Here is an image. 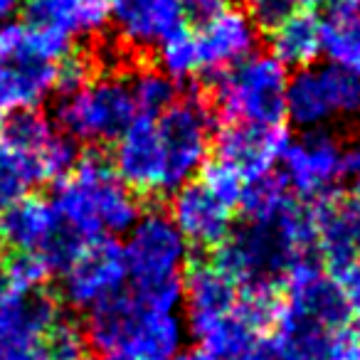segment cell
<instances>
[{
  "label": "cell",
  "instance_id": "1",
  "mask_svg": "<svg viewBox=\"0 0 360 360\" xmlns=\"http://www.w3.org/2000/svg\"><path fill=\"white\" fill-rule=\"evenodd\" d=\"M52 205L67 227L84 242L126 235L141 217V198L116 173L101 150L79 153L70 170L55 180Z\"/></svg>",
  "mask_w": 360,
  "mask_h": 360
},
{
  "label": "cell",
  "instance_id": "2",
  "mask_svg": "<svg viewBox=\"0 0 360 360\" xmlns=\"http://www.w3.org/2000/svg\"><path fill=\"white\" fill-rule=\"evenodd\" d=\"M124 257L131 294L143 306L178 311L183 306V274L191 262V245L165 210H143L126 232Z\"/></svg>",
  "mask_w": 360,
  "mask_h": 360
},
{
  "label": "cell",
  "instance_id": "3",
  "mask_svg": "<svg viewBox=\"0 0 360 360\" xmlns=\"http://www.w3.org/2000/svg\"><path fill=\"white\" fill-rule=\"evenodd\" d=\"M188 326L178 311L143 306L131 291L111 296L86 314L84 335L101 350H126L136 360H173L183 350Z\"/></svg>",
  "mask_w": 360,
  "mask_h": 360
},
{
  "label": "cell",
  "instance_id": "4",
  "mask_svg": "<svg viewBox=\"0 0 360 360\" xmlns=\"http://www.w3.org/2000/svg\"><path fill=\"white\" fill-rule=\"evenodd\" d=\"M259 45V27L242 8H227L202 27H186L158 47V67L175 82L215 77L247 60Z\"/></svg>",
  "mask_w": 360,
  "mask_h": 360
},
{
  "label": "cell",
  "instance_id": "5",
  "mask_svg": "<svg viewBox=\"0 0 360 360\" xmlns=\"http://www.w3.org/2000/svg\"><path fill=\"white\" fill-rule=\"evenodd\" d=\"M136 116L129 72L119 70H96L82 86L57 96L52 111L57 129L89 148L116 143Z\"/></svg>",
  "mask_w": 360,
  "mask_h": 360
},
{
  "label": "cell",
  "instance_id": "6",
  "mask_svg": "<svg viewBox=\"0 0 360 360\" xmlns=\"http://www.w3.org/2000/svg\"><path fill=\"white\" fill-rule=\"evenodd\" d=\"M286 82L289 70L269 52H255L247 60L210 77L205 91L212 111L225 124H264L286 121Z\"/></svg>",
  "mask_w": 360,
  "mask_h": 360
},
{
  "label": "cell",
  "instance_id": "7",
  "mask_svg": "<svg viewBox=\"0 0 360 360\" xmlns=\"http://www.w3.org/2000/svg\"><path fill=\"white\" fill-rule=\"evenodd\" d=\"M217 116L205 91L180 94L155 116V143L160 160V193L170 198L191 183L210 158L217 134Z\"/></svg>",
  "mask_w": 360,
  "mask_h": 360
},
{
  "label": "cell",
  "instance_id": "8",
  "mask_svg": "<svg viewBox=\"0 0 360 360\" xmlns=\"http://www.w3.org/2000/svg\"><path fill=\"white\" fill-rule=\"evenodd\" d=\"M0 148L27 178L30 186L60 180L75 165L77 143L40 109H15L0 126Z\"/></svg>",
  "mask_w": 360,
  "mask_h": 360
},
{
  "label": "cell",
  "instance_id": "9",
  "mask_svg": "<svg viewBox=\"0 0 360 360\" xmlns=\"http://www.w3.org/2000/svg\"><path fill=\"white\" fill-rule=\"evenodd\" d=\"M296 257L301 255L286 245L274 222H245L232 227L227 240L212 250L210 259L242 289L252 284H284L286 269Z\"/></svg>",
  "mask_w": 360,
  "mask_h": 360
},
{
  "label": "cell",
  "instance_id": "10",
  "mask_svg": "<svg viewBox=\"0 0 360 360\" xmlns=\"http://www.w3.org/2000/svg\"><path fill=\"white\" fill-rule=\"evenodd\" d=\"M60 296L67 306L89 314L111 296L126 291L129 266H126L124 245L116 237H99L82 245L77 257L60 274Z\"/></svg>",
  "mask_w": 360,
  "mask_h": 360
},
{
  "label": "cell",
  "instance_id": "11",
  "mask_svg": "<svg viewBox=\"0 0 360 360\" xmlns=\"http://www.w3.org/2000/svg\"><path fill=\"white\" fill-rule=\"evenodd\" d=\"M343 146L330 131L311 129L291 139L281 153V180L299 200H316L338 191L343 180Z\"/></svg>",
  "mask_w": 360,
  "mask_h": 360
},
{
  "label": "cell",
  "instance_id": "12",
  "mask_svg": "<svg viewBox=\"0 0 360 360\" xmlns=\"http://www.w3.org/2000/svg\"><path fill=\"white\" fill-rule=\"evenodd\" d=\"M291 134L286 124H225L212 139L210 155L230 165L245 183L274 173Z\"/></svg>",
  "mask_w": 360,
  "mask_h": 360
},
{
  "label": "cell",
  "instance_id": "13",
  "mask_svg": "<svg viewBox=\"0 0 360 360\" xmlns=\"http://www.w3.org/2000/svg\"><path fill=\"white\" fill-rule=\"evenodd\" d=\"M170 220L195 250H215L232 232L235 210L193 178L170 195Z\"/></svg>",
  "mask_w": 360,
  "mask_h": 360
},
{
  "label": "cell",
  "instance_id": "14",
  "mask_svg": "<svg viewBox=\"0 0 360 360\" xmlns=\"http://www.w3.org/2000/svg\"><path fill=\"white\" fill-rule=\"evenodd\" d=\"M316 215V255L323 262L326 271L345 269L360 259V207L350 195L340 191H330L326 195L311 200Z\"/></svg>",
  "mask_w": 360,
  "mask_h": 360
},
{
  "label": "cell",
  "instance_id": "15",
  "mask_svg": "<svg viewBox=\"0 0 360 360\" xmlns=\"http://www.w3.org/2000/svg\"><path fill=\"white\" fill-rule=\"evenodd\" d=\"M111 22L131 52L158 50L186 25L180 0H111Z\"/></svg>",
  "mask_w": 360,
  "mask_h": 360
},
{
  "label": "cell",
  "instance_id": "16",
  "mask_svg": "<svg viewBox=\"0 0 360 360\" xmlns=\"http://www.w3.org/2000/svg\"><path fill=\"white\" fill-rule=\"evenodd\" d=\"M240 296V286L220 271L212 259H191L183 274V306L186 326L191 335L215 323L217 319L232 314Z\"/></svg>",
  "mask_w": 360,
  "mask_h": 360
},
{
  "label": "cell",
  "instance_id": "17",
  "mask_svg": "<svg viewBox=\"0 0 360 360\" xmlns=\"http://www.w3.org/2000/svg\"><path fill=\"white\" fill-rule=\"evenodd\" d=\"M67 230L52 200L25 195L0 212V242L11 252L45 255Z\"/></svg>",
  "mask_w": 360,
  "mask_h": 360
},
{
  "label": "cell",
  "instance_id": "18",
  "mask_svg": "<svg viewBox=\"0 0 360 360\" xmlns=\"http://www.w3.org/2000/svg\"><path fill=\"white\" fill-rule=\"evenodd\" d=\"M25 15L35 25H47L77 37L99 35L111 22V0H25Z\"/></svg>",
  "mask_w": 360,
  "mask_h": 360
},
{
  "label": "cell",
  "instance_id": "19",
  "mask_svg": "<svg viewBox=\"0 0 360 360\" xmlns=\"http://www.w3.org/2000/svg\"><path fill=\"white\" fill-rule=\"evenodd\" d=\"M269 35V55L286 70L314 67L323 55V18L316 11L296 8Z\"/></svg>",
  "mask_w": 360,
  "mask_h": 360
},
{
  "label": "cell",
  "instance_id": "20",
  "mask_svg": "<svg viewBox=\"0 0 360 360\" xmlns=\"http://www.w3.org/2000/svg\"><path fill=\"white\" fill-rule=\"evenodd\" d=\"M75 52V40L47 25L11 20L0 25V60H40L60 65Z\"/></svg>",
  "mask_w": 360,
  "mask_h": 360
},
{
  "label": "cell",
  "instance_id": "21",
  "mask_svg": "<svg viewBox=\"0 0 360 360\" xmlns=\"http://www.w3.org/2000/svg\"><path fill=\"white\" fill-rule=\"evenodd\" d=\"M284 106L286 121H291L301 131L323 129V124L333 119L335 111L328 101V94H326L319 67H304V70H296L294 75H289Z\"/></svg>",
  "mask_w": 360,
  "mask_h": 360
},
{
  "label": "cell",
  "instance_id": "22",
  "mask_svg": "<svg viewBox=\"0 0 360 360\" xmlns=\"http://www.w3.org/2000/svg\"><path fill=\"white\" fill-rule=\"evenodd\" d=\"M323 55L360 79V3L328 0L323 18Z\"/></svg>",
  "mask_w": 360,
  "mask_h": 360
},
{
  "label": "cell",
  "instance_id": "23",
  "mask_svg": "<svg viewBox=\"0 0 360 360\" xmlns=\"http://www.w3.org/2000/svg\"><path fill=\"white\" fill-rule=\"evenodd\" d=\"M291 193L281 175H264V178L250 180L242 191L240 205L237 210L242 212L245 222H255V225H269L281 215L286 205L291 202Z\"/></svg>",
  "mask_w": 360,
  "mask_h": 360
},
{
  "label": "cell",
  "instance_id": "24",
  "mask_svg": "<svg viewBox=\"0 0 360 360\" xmlns=\"http://www.w3.org/2000/svg\"><path fill=\"white\" fill-rule=\"evenodd\" d=\"M129 84L136 111L143 116H158L180 96L178 82L170 79L158 67H134L129 72Z\"/></svg>",
  "mask_w": 360,
  "mask_h": 360
},
{
  "label": "cell",
  "instance_id": "25",
  "mask_svg": "<svg viewBox=\"0 0 360 360\" xmlns=\"http://www.w3.org/2000/svg\"><path fill=\"white\" fill-rule=\"evenodd\" d=\"M52 274V266L37 252H11L0 262V281L18 294L42 291Z\"/></svg>",
  "mask_w": 360,
  "mask_h": 360
},
{
  "label": "cell",
  "instance_id": "26",
  "mask_svg": "<svg viewBox=\"0 0 360 360\" xmlns=\"http://www.w3.org/2000/svg\"><path fill=\"white\" fill-rule=\"evenodd\" d=\"M321 79H323L326 94L333 106L335 114L353 116L360 111V79L345 67L335 65V62H326L319 67Z\"/></svg>",
  "mask_w": 360,
  "mask_h": 360
},
{
  "label": "cell",
  "instance_id": "27",
  "mask_svg": "<svg viewBox=\"0 0 360 360\" xmlns=\"http://www.w3.org/2000/svg\"><path fill=\"white\" fill-rule=\"evenodd\" d=\"M45 355L47 360H91V345L84 330L62 314L45 338Z\"/></svg>",
  "mask_w": 360,
  "mask_h": 360
},
{
  "label": "cell",
  "instance_id": "28",
  "mask_svg": "<svg viewBox=\"0 0 360 360\" xmlns=\"http://www.w3.org/2000/svg\"><path fill=\"white\" fill-rule=\"evenodd\" d=\"M200 173H202L200 175L202 186H205L212 195L220 198L227 207L237 210V205H240V198H242V191H245V186H247L245 180H242L240 175L230 168V165H225L222 160L212 158V155L205 160V165H202Z\"/></svg>",
  "mask_w": 360,
  "mask_h": 360
},
{
  "label": "cell",
  "instance_id": "29",
  "mask_svg": "<svg viewBox=\"0 0 360 360\" xmlns=\"http://www.w3.org/2000/svg\"><path fill=\"white\" fill-rule=\"evenodd\" d=\"M30 188L32 186L27 183L25 175H22V170L0 148V212L6 210V207H11L15 200L25 198Z\"/></svg>",
  "mask_w": 360,
  "mask_h": 360
},
{
  "label": "cell",
  "instance_id": "30",
  "mask_svg": "<svg viewBox=\"0 0 360 360\" xmlns=\"http://www.w3.org/2000/svg\"><path fill=\"white\" fill-rule=\"evenodd\" d=\"M294 11L296 6L291 0H250V11L247 13L255 20V25L259 27V32H271Z\"/></svg>",
  "mask_w": 360,
  "mask_h": 360
},
{
  "label": "cell",
  "instance_id": "31",
  "mask_svg": "<svg viewBox=\"0 0 360 360\" xmlns=\"http://www.w3.org/2000/svg\"><path fill=\"white\" fill-rule=\"evenodd\" d=\"M180 8H183L186 25L195 30V27H202L215 20V18H220L232 6L230 0H180Z\"/></svg>",
  "mask_w": 360,
  "mask_h": 360
},
{
  "label": "cell",
  "instance_id": "32",
  "mask_svg": "<svg viewBox=\"0 0 360 360\" xmlns=\"http://www.w3.org/2000/svg\"><path fill=\"white\" fill-rule=\"evenodd\" d=\"M335 279V284L340 286V291H343L345 301H348L350 311H353V316H360V259L353 262V264H348L345 269L335 271V274H330Z\"/></svg>",
  "mask_w": 360,
  "mask_h": 360
},
{
  "label": "cell",
  "instance_id": "33",
  "mask_svg": "<svg viewBox=\"0 0 360 360\" xmlns=\"http://www.w3.org/2000/svg\"><path fill=\"white\" fill-rule=\"evenodd\" d=\"M245 360H294V358H291L289 350L281 345V340L274 333H266L257 340L255 350Z\"/></svg>",
  "mask_w": 360,
  "mask_h": 360
},
{
  "label": "cell",
  "instance_id": "34",
  "mask_svg": "<svg viewBox=\"0 0 360 360\" xmlns=\"http://www.w3.org/2000/svg\"><path fill=\"white\" fill-rule=\"evenodd\" d=\"M343 180L350 183V198L360 207V146L343 150Z\"/></svg>",
  "mask_w": 360,
  "mask_h": 360
},
{
  "label": "cell",
  "instance_id": "35",
  "mask_svg": "<svg viewBox=\"0 0 360 360\" xmlns=\"http://www.w3.org/2000/svg\"><path fill=\"white\" fill-rule=\"evenodd\" d=\"M343 360H360V316L343 326Z\"/></svg>",
  "mask_w": 360,
  "mask_h": 360
},
{
  "label": "cell",
  "instance_id": "36",
  "mask_svg": "<svg viewBox=\"0 0 360 360\" xmlns=\"http://www.w3.org/2000/svg\"><path fill=\"white\" fill-rule=\"evenodd\" d=\"M22 8H25V0H0V25L15 20Z\"/></svg>",
  "mask_w": 360,
  "mask_h": 360
},
{
  "label": "cell",
  "instance_id": "37",
  "mask_svg": "<svg viewBox=\"0 0 360 360\" xmlns=\"http://www.w3.org/2000/svg\"><path fill=\"white\" fill-rule=\"evenodd\" d=\"M173 360H215V358H212V355L207 353V350H202V348H188V350L183 348Z\"/></svg>",
  "mask_w": 360,
  "mask_h": 360
},
{
  "label": "cell",
  "instance_id": "38",
  "mask_svg": "<svg viewBox=\"0 0 360 360\" xmlns=\"http://www.w3.org/2000/svg\"><path fill=\"white\" fill-rule=\"evenodd\" d=\"M96 360H136L134 355H129L126 350H101L99 355H96Z\"/></svg>",
  "mask_w": 360,
  "mask_h": 360
},
{
  "label": "cell",
  "instance_id": "39",
  "mask_svg": "<svg viewBox=\"0 0 360 360\" xmlns=\"http://www.w3.org/2000/svg\"><path fill=\"white\" fill-rule=\"evenodd\" d=\"M301 11H319L321 6H328V0H291Z\"/></svg>",
  "mask_w": 360,
  "mask_h": 360
},
{
  "label": "cell",
  "instance_id": "40",
  "mask_svg": "<svg viewBox=\"0 0 360 360\" xmlns=\"http://www.w3.org/2000/svg\"><path fill=\"white\" fill-rule=\"evenodd\" d=\"M3 296H6V284L0 281V301H3Z\"/></svg>",
  "mask_w": 360,
  "mask_h": 360
},
{
  "label": "cell",
  "instance_id": "41",
  "mask_svg": "<svg viewBox=\"0 0 360 360\" xmlns=\"http://www.w3.org/2000/svg\"><path fill=\"white\" fill-rule=\"evenodd\" d=\"M0 262H3V242H0Z\"/></svg>",
  "mask_w": 360,
  "mask_h": 360
},
{
  "label": "cell",
  "instance_id": "42",
  "mask_svg": "<svg viewBox=\"0 0 360 360\" xmlns=\"http://www.w3.org/2000/svg\"><path fill=\"white\" fill-rule=\"evenodd\" d=\"M242 3H250V0H242Z\"/></svg>",
  "mask_w": 360,
  "mask_h": 360
},
{
  "label": "cell",
  "instance_id": "43",
  "mask_svg": "<svg viewBox=\"0 0 360 360\" xmlns=\"http://www.w3.org/2000/svg\"><path fill=\"white\" fill-rule=\"evenodd\" d=\"M353 3H360V0H353Z\"/></svg>",
  "mask_w": 360,
  "mask_h": 360
}]
</instances>
